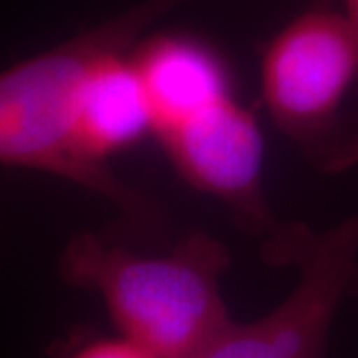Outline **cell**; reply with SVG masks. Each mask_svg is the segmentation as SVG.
Here are the masks:
<instances>
[{
  "label": "cell",
  "instance_id": "cell-10",
  "mask_svg": "<svg viewBox=\"0 0 358 358\" xmlns=\"http://www.w3.org/2000/svg\"><path fill=\"white\" fill-rule=\"evenodd\" d=\"M352 287H355V289H358V275H357V279H355V282H352Z\"/></svg>",
  "mask_w": 358,
  "mask_h": 358
},
{
  "label": "cell",
  "instance_id": "cell-7",
  "mask_svg": "<svg viewBox=\"0 0 358 358\" xmlns=\"http://www.w3.org/2000/svg\"><path fill=\"white\" fill-rule=\"evenodd\" d=\"M154 134V114L129 50H115L90 70L82 90L78 141L86 159L110 167V157Z\"/></svg>",
  "mask_w": 358,
  "mask_h": 358
},
{
  "label": "cell",
  "instance_id": "cell-1",
  "mask_svg": "<svg viewBox=\"0 0 358 358\" xmlns=\"http://www.w3.org/2000/svg\"><path fill=\"white\" fill-rule=\"evenodd\" d=\"M187 0H143L114 18L0 70V164L36 169L102 195L136 229L157 231L159 211L78 141L82 90L106 54L134 48L150 26Z\"/></svg>",
  "mask_w": 358,
  "mask_h": 358
},
{
  "label": "cell",
  "instance_id": "cell-4",
  "mask_svg": "<svg viewBox=\"0 0 358 358\" xmlns=\"http://www.w3.org/2000/svg\"><path fill=\"white\" fill-rule=\"evenodd\" d=\"M287 263L299 282L261 319L225 324L192 358H327V338L336 308L357 279L358 217L315 233L294 225Z\"/></svg>",
  "mask_w": 358,
  "mask_h": 358
},
{
  "label": "cell",
  "instance_id": "cell-5",
  "mask_svg": "<svg viewBox=\"0 0 358 358\" xmlns=\"http://www.w3.org/2000/svg\"><path fill=\"white\" fill-rule=\"evenodd\" d=\"M169 159L193 187L213 195L251 233L279 241V225L263 193V138L255 115L233 96L157 136Z\"/></svg>",
  "mask_w": 358,
  "mask_h": 358
},
{
  "label": "cell",
  "instance_id": "cell-3",
  "mask_svg": "<svg viewBox=\"0 0 358 358\" xmlns=\"http://www.w3.org/2000/svg\"><path fill=\"white\" fill-rule=\"evenodd\" d=\"M358 78V38L346 14L315 6L263 52V100L275 124L319 162H331L338 110Z\"/></svg>",
  "mask_w": 358,
  "mask_h": 358
},
{
  "label": "cell",
  "instance_id": "cell-2",
  "mask_svg": "<svg viewBox=\"0 0 358 358\" xmlns=\"http://www.w3.org/2000/svg\"><path fill=\"white\" fill-rule=\"evenodd\" d=\"M227 265L225 245L205 231L162 255L78 233L60 255L62 279L100 294L117 334L154 358H192L233 320L219 287Z\"/></svg>",
  "mask_w": 358,
  "mask_h": 358
},
{
  "label": "cell",
  "instance_id": "cell-9",
  "mask_svg": "<svg viewBox=\"0 0 358 358\" xmlns=\"http://www.w3.org/2000/svg\"><path fill=\"white\" fill-rule=\"evenodd\" d=\"M346 4V18L350 20V24H352V30H355V34H357L358 38V0H345Z\"/></svg>",
  "mask_w": 358,
  "mask_h": 358
},
{
  "label": "cell",
  "instance_id": "cell-8",
  "mask_svg": "<svg viewBox=\"0 0 358 358\" xmlns=\"http://www.w3.org/2000/svg\"><path fill=\"white\" fill-rule=\"evenodd\" d=\"M58 358H154L122 334L90 336L68 345Z\"/></svg>",
  "mask_w": 358,
  "mask_h": 358
},
{
  "label": "cell",
  "instance_id": "cell-6",
  "mask_svg": "<svg viewBox=\"0 0 358 358\" xmlns=\"http://www.w3.org/2000/svg\"><path fill=\"white\" fill-rule=\"evenodd\" d=\"M154 114V136H162L231 94L225 58L207 40L185 32H162L131 48Z\"/></svg>",
  "mask_w": 358,
  "mask_h": 358
}]
</instances>
